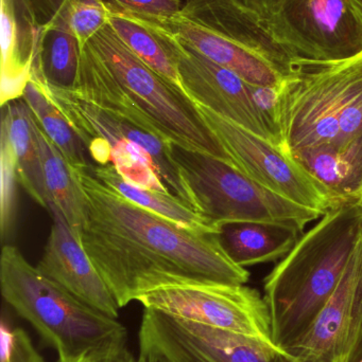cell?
<instances>
[{"label":"cell","instance_id":"1","mask_svg":"<svg viewBox=\"0 0 362 362\" xmlns=\"http://www.w3.org/2000/svg\"><path fill=\"white\" fill-rule=\"evenodd\" d=\"M74 170L86 206L81 243L120 308L169 285L248 283L250 272L232 261L219 234L185 229L130 202L89 169Z\"/></svg>","mask_w":362,"mask_h":362},{"label":"cell","instance_id":"2","mask_svg":"<svg viewBox=\"0 0 362 362\" xmlns=\"http://www.w3.org/2000/svg\"><path fill=\"white\" fill-rule=\"evenodd\" d=\"M74 90L161 139L232 163L196 102L138 59L110 25L82 49Z\"/></svg>","mask_w":362,"mask_h":362},{"label":"cell","instance_id":"3","mask_svg":"<svg viewBox=\"0 0 362 362\" xmlns=\"http://www.w3.org/2000/svg\"><path fill=\"white\" fill-rule=\"evenodd\" d=\"M362 238V198L327 211L264 282L272 340L281 351L308 331L335 293Z\"/></svg>","mask_w":362,"mask_h":362},{"label":"cell","instance_id":"4","mask_svg":"<svg viewBox=\"0 0 362 362\" xmlns=\"http://www.w3.org/2000/svg\"><path fill=\"white\" fill-rule=\"evenodd\" d=\"M0 285L4 301L70 361L111 344L128 342L127 329L74 297L32 266L13 245H4Z\"/></svg>","mask_w":362,"mask_h":362},{"label":"cell","instance_id":"5","mask_svg":"<svg viewBox=\"0 0 362 362\" xmlns=\"http://www.w3.org/2000/svg\"><path fill=\"white\" fill-rule=\"evenodd\" d=\"M31 78L67 119L97 165H114L130 182L167 192L200 213L197 200L172 157L170 142L94 105L74 89L52 86L33 74Z\"/></svg>","mask_w":362,"mask_h":362},{"label":"cell","instance_id":"6","mask_svg":"<svg viewBox=\"0 0 362 362\" xmlns=\"http://www.w3.org/2000/svg\"><path fill=\"white\" fill-rule=\"evenodd\" d=\"M171 155L201 214L220 228L232 223H273L303 232L323 215L269 191L218 157L174 144Z\"/></svg>","mask_w":362,"mask_h":362},{"label":"cell","instance_id":"7","mask_svg":"<svg viewBox=\"0 0 362 362\" xmlns=\"http://www.w3.org/2000/svg\"><path fill=\"white\" fill-rule=\"evenodd\" d=\"M361 68L362 54L340 63L307 65L285 78L274 101L285 153L293 156L337 144L340 118Z\"/></svg>","mask_w":362,"mask_h":362},{"label":"cell","instance_id":"8","mask_svg":"<svg viewBox=\"0 0 362 362\" xmlns=\"http://www.w3.org/2000/svg\"><path fill=\"white\" fill-rule=\"evenodd\" d=\"M263 21L306 66L362 54V19L349 0H281Z\"/></svg>","mask_w":362,"mask_h":362},{"label":"cell","instance_id":"9","mask_svg":"<svg viewBox=\"0 0 362 362\" xmlns=\"http://www.w3.org/2000/svg\"><path fill=\"white\" fill-rule=\"evenodd\" d=\"M172 44L181 85L196 104L283 150L282 136L274 116L278 90L249 84L231 70L200 54L174 34Z\"/></svg>","mask_w":362,"mask_h":362},{"label":"cell","instance_id":"10","mask_svg":"<svg viewBox=\"0 0 362 362\" xmlns=\"http://www.w3.org/2000/svg\"><path fill=\"white\" fill-rule=\"evenodd\" d=\"M138 302L147 310L256 338L274 346L265 300L256 289L246 284L198 282L169 285L146 293Z\"/></svg>","mask_w":362,"mask_h":362},{"label":"cell","instance_id":"11","mask_svg":"<svg viewBox=\"0 0 362 362\" xmlns=\"http://www.w3.org/2000/svg\"><path fill=\"white\" fill-rule=\"evenodd\" d=\"M138 338L145 362H288L276 346L256 338L147 308Z\"/></svg>","mask_w":362,"mask_h":362},{"label":"cell","instance_id":"12","mask_svg":"<svg viewBox=\"0 0 362 362\" xmlns=\"http://www.w3.org/2000/svg\"><path fill=\"white\" fill-rule=\"evenodd\" d=\"M197 105L232 163L251 180L290 202L320 211L322 214L339 204L320 181L282 148L208 108Z\"/></svg>","mask_w":362,"mask_h":362},{"label":"cell","instance_id":"13","mask_svg":"<svg viewBox=\"0 0 362 362\" xmlns=\"http://www.w3.org/2000/svg\"><path fill=\"white\" fill-rule=\"evenodd\" d=\"M362 344V238L312 327L283 351L288 362H351Z\"/></svg>","mask_w":362,"mask_h":362},{"label":"cell","instance_id":"14","mask_svg":"<svg viewBox=\"0 0 362 362\" xmlns=\"http://www.w3.org/2000/svg\"><path fill=\"white\" fill-rule=\"evenodd\" d=\"M52 227L38 269L95 310L118 319L120 306L61 211L49 204Z\"/></svg>","mask_w":362,"mask_h":362},{"label":"cell","instance_id":"15","mask_svg":"<svg viewBox=\"0 0 362 362\" xmlns=\"http://www.w3.org/2000/svg\"><path fill=\"white\" fill-rule=\"evenodd\" d=\"M181 15L256 53L285 78L306 66L274 38L263 19L234 0H185Z\"/></svg>","mask_w":362,"mask_h":362},{"label":"cell","instance_id":"16","mask_svg":"<svg viewBox=\"0 0 362 362\" xmlns=\"http://www.w3.org/2000/svg\"><path fill=\"white\" fill-rule=\"evenodd\" d=\"M148 19L159 23L200 54L231 70L253 86L278 90L286 78L271 63L256 53L181 14L169 19Z\"/></svg>","mask_w":362,"mask_h":362},{"label":"cell","instance_id":"17","mask_svg":"<svg viewBox=\"0 0 362 362\" xmlns=\"http://www.w3.org/2000/svg\"><path fill=\"white\" fill-rule=\"evenodd\" d=\"M301 233L299 228L284 223H232L221 226L219 238L232 261L246 268L282 259Z\"/></svg>","mask_w":362,"mask_h":362},{"label":"cell","instance_id":"18","mask_svg":"<svg viewBox=\"0 0 362 362\" xmlns=\"http://www.w3.org/2000/svg\"><path fill=\"white\" fill-rule=\"evenodd\" d=\"M38 33L17 15L11 0H1L0 105L23 98L33 72Z\"/></svg>","mask_w":362,"mask_h":362},{"label":"cell","instance_id":"19","mask_svg":"<svg viewBox=\"0 0 362 362\" xmlns=\"http://www.w3.org/2000/svg\"><path fill=\"white\" fill-rule=\"evenodd\" d=\"M293 157L338 204L362 198V136L344 148L329 144L300 151Z\"/></svg>","mask_w":362,"mask_h":362},{"label":"cell","instance_id":"20","mask_svg":"<svg viewBox=\"0 0 362 362\" xmlns=\"http://www.w3.org/2000/svg\"><path fill=\"white\" fill-rule=\"evenodd\" d=\"M108 25L138 59L182 88L169 31L151 19L113 4Z\"/></svg>","mask_w":362,"mask_h":362},{"label":"cell","instance_id":"21","mask_svg":"<svg viewBox=\"0 0 362 362\" xmlns=\"http://www.w3.org/2000/svg\"><path fill=\"white\" fill-rule=\"evenodd\" d=\"M1 123L8 129L14 148L19 183L36 204L48 210L36 121L23 98L1 106Z\"/></svg>","mask_w":362,"mask_h":362},{"label":"cell","instance_id":"22","mask_svg":"<svg viewBox=\"0 0 362 362\" xmlns=\"http://www.w3.org/2000/svg\"><path fill=\"white\" fill-rule=\"evenodd\" d=\"M91 174L140 208L197 233H220V227L167 192L153 191L125 180L114 165H96Z\"/></svg>","mask_w":362,"mask_h":362},{"label":"cell","instance_id":"23","mask_svg":"<svg viewBox=\"0 0 362 362\" xmlns=\"http://www.w3.org/2000/svg\"><path fill=\"white\" fill-rule=\"evenodd\" d=\"M36 121V120H35ZM49 204L61 211L72 229L80 236L85 221V198L74 168L36 122Z\"/></svg>","mask_w":362,"mask_h":362},{"label":"cell","instance_id":"24","mask_svg":"<svg viewBox=\"0 0 362 362\" xmlns=\"http://www.w3.org/2000/svg\"><path fill=\"white\" fill-rule=\"evenodd\" d=\"M82 49L78 38L64 28L51 25L40 30L32 74L52 86L74 89Z\"/></svg>","mask_w":362,"mask_h":362},{"label":"cell","instance_id":"25","mask_svg":"<svg viewBox=\"0 0 362 362\" xmlns=\"http://www.w3.org/2000/svg\"><path fill=\"white\" fill-rule=\"evenodd\" d=\"M23 99L29 106L47 137L61 151L74 169H89V152L67 119L45 95L40 85L31 78L23 91Z\"/></svg>","mask_w":362,"mask_h":362},{"label":"cell","instance_id":"26","mask_svg":"<svg viewBox=\"0 0 362 362\" xmlns=\"http://www.w3.org/2000/svg\"><path fill=\"white\" fill-rule=\"evenodd\" d=\"M111 4L108 0H67L63 28L78 38L81 47L108 25Z\"/></svg>","mask_w":362,"mask_h":362},{"label":"cell","instance_id":"27","mask_svg":"<svg viewBox=\"0 0 362 362\" xmlns=\"http://www.w3.org/2000/svg\"><path fill=\"white\" fill-rule=\"evenodd\" d=\"M0 163H1V204H0V233L4 242L10 236L16 218V187L18 180L16 157L8 129L0 127Z\"/></svg>","mask_w":362,"mask_h":362},{"label":"cell","instance_id":"28","mask_svg":"<svg viewBox=\"0 0 362 362\" xmlns=\"http://www.w3.org/2000/svg\"><path fill=\"white\" fill-rule=\"evenodd\" d=\"M17 15L40 31L55 25L63 28V14L67 0H11Z\"/></svg>","mask_w":362,"mask_h":362},{"label":"cell","instance_id":"29","mask_svg":"<svg viewBox=\"0 0 362 362\" xmlns=\"http://www.w3.org/2000/svg\"><path fill=\"white\" fill-rule=\"evenodd\" d=\"M1 362H46L23 329L1 327Z\"/></svg>","mask_w":362,"mask_h":362},{"label":"cell","instance_id":"30","mask_svg":"<svg viewBox=\"0 0 362 362\" xmlns=\"http://www.w3.org/2000/svg\"><path fill=\"white\" fill-rule=\"evenodd\" d=\"M111 4L146 18L169 19L182 12V0H108Z\"/></svg>","mask_w":362,"mask_h":362},{"label":"cell","instance_id":"31","mask_svg":"<svg viewBox=\"0 0 362 362\" xmlns=\"http://www.w3.org/2000/svg\"><path fill=\"white\" fill-rule=\"evenodd\" d=\"M128 342L111 344L99 350L83 355L74 361L66 362H145L140 356L136 357L127 346ZM63 362V361H57Z\"/></svg>","mask_w":362,"mask_h":362},{"label":"cell","instance_id":"32","mask_svg":"<svg viewBox=\"0 0 362 362\" xmlns=\"http://www.w3.org/2000/svg\"><path fill=\"white\" fill-rule=\"evenodd\" d=\"M237 2L242 8L257 15L259 18L264 19L268 16L273 10L274 6L281 1V0H234Z\"/></svg>","mask_w":362,"mask_h":362},{"label":"cell","instance_id":"33","mask_svg":"<svg viewBox=\"0 0 362 362\" xmlns=\"http://www.w3.org/2000/svg\"><path fill=\"white\" fill-rule=\"evenodd\" d=\"M362 19V0H349Z\"/></svg>","mask_w":362,"mask_h":362},{"label":"cell","instance_id":"34","mask_svg":"<svg viewBox=\"0 0 362 362\" xmlns=\"http://www.w3.org/2000/svg\"><path fill=\"white\" fill-rule=\"evenodd\" d=\"M351 362H362V344L359 350L357 351L356 355H355L354 358Z\"/></svg>","mask_w":362,"mask_h":362}]
</instances>
